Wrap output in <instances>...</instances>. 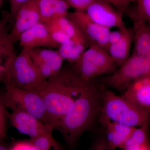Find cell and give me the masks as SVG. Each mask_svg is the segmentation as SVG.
I'll use <instances>...</instances> for the list:
<instances>
[{
	"label": "cell",
	"mask_w": 150,
	"mask_h": 150,
	"mask_svg": "<svg viewBox=\"0 0 150 150\" xmlns=\"http://www.w3.org/2000/svg\"><path fill=\"white\" fill-rule=\"evenodd\" d=\"M125 29L122 30L118 29V30L110 31L108 36V43L109 46L110 45L117 43L120 40L123 35V30Z\"/></svg>",
	"instance_id": "31"
},
{
	"label": "cell",
	"mask_w": 150,
	"mask_h": 150,
	"mask_svg": "<svg viewBox=\"0 0 150 150\" xmlns=\"http://www.w3.org/2000/svg\"></svg>",
	"instance_id": "36"
},
{
	"label": "cell",
	"mask_w": 150,
	"mask_h": 150,
	"mask_svg": "<svg viewBox=\"0 0 150 150\" xmlns=\"http://www.w3.org/2000/svg\"><path fill=\"white\" fill-rule=\"evenodd\" d=\"M132 29L134 43L132 54L150 60V24L142 21H134Z\"/></svg>",
	"instance_id": "15"
},
{
	"label": "cell",
	"mask_w": 150,
	"mask_h": 150,
	"mask_svg": "<svg viewBox=\"0 0 150 150\" xmlns=\"http://www.w3.org/2000/svg\"><path fill=\"white\" fill-rule=\"evenodd\" d=\"M5 85L6 91L2 96L7 108L23 110L47 124L46 106L40 92Z\"/></svg>",
	"instance_id": "5"
},
{
	"label": "cell",
	"mask_w": 150,
	"mask_h": 150,
	"mask_svg": "<svg viewBox=\"0 0 150 150\" xmlns=\"http://www.w3.org/2000/svg\"><path fill=\"white\" fill-rule=\"evenodd\" d=\"M78 59L98 67L105 74H112L117 69V66L107 51L95 43L91 44Z\"/></svg>",
	"instance_id": "14"
},
{
	"label": "cell",
	"mask_w": 150,
	"mask_h": 150,
	"mask_svg": "<svg viewBox=\"0 0 150 150\" xmlns=\"http://www.w3.org/2000/svg\"><path fill=\"white\" fill-rule=\"evenodd\" d=\"M10 14L7 11L3 12L0 18V46L8 41L9 25Z\"/></svg>",
	"instance_id": "25"
},
{
	"label": "cell",
	"mask_w": 150,
	"mask_h": 150,
	"mask_svg": "<svg viewBox=\"0 0 150 150\" xmlns=\"http://www.w3.org/2000/svg\"><path fill=\"white\" fill-rule=\"evenodd\" d=\"M122 96L140 106L150 109V73L135 80Z\"/></svg>",
	"instance_id": "13"
},
{
	"label": "cell",
	"mask_w": 150,
	"mask_h": 150,
	"mask_svg": "<svg viewBox=\"0 0 150 150\" xmlns=\"http://www.w3.org/2000/svg\"><path fill=\"white\" fill-rule=\"evenodd\" d=\"M91 81L84 79L71 68H62L47 79L40 91L46 106L47 124L54 129L71 110L75 100Z\"/></svg>",
	"instance_id": "1"
},
{
	"label": "cell",
	"mask_w": 150,
	"mask_h": 150,
	"mask_svg": "<svg viewBox=\"0 0 150 150\" xmlns=\"http://www.w3.org/2000/svg\"><path fill=\"white\" fill-rule=\"evenodd\" d=\"M53 130L43 132L33 139H30L36 150L62 149V145L57 142L53 137Z\"/></svg>",
	"instance_id": "22"
},
{
	"label": "cell",
	"mask_w": 150,
	"mask_h": 150,
	"mask_svg": "<svg viewBox=\"0 0 150 150\" xmlns=\"http://www.w3.org/2000/svg\"><path fill=\"white\" fill-rule=\"evenodd\" d=\"M40 22L39 0H28L17 13L11 30L9 33V42L14 45L23 33Z\"/></svg>",
	"instance_id": "8"
},
{
	"label": "cell",
	"mask_w": 150,
	"mask_h": 150,
	"mask_svg": "<svg viewBox=\"0 0 150 150\" xmlns=\"http://www.w3.org/2000/svg\"><path fill=\"white\" fill-rule=\"evenodd\" d=\"M28 0H8L10 6V25L12 27L13 24L15 17L18 11L23 4L26 2Z\"/></svg>",
	"instance_id": "27"
},
{
	"label": "cell",
	"mask_w": 150,
	"mask_h": 150,
	"mask_svg": "<svg viewBox=\"0 0 150 150\" xmlns=\"http://www.w3.org/2000/svg\"><path fill=\"white\" fill-rule=\"evenodd\" d=\"M71 7L76 10L85 11L94 0H65Z\"/></svg>",
	"instance_id": "29"
},
{
	"label": "cell",
	"mask_w": 150,
	"mask_h": 150,
	"mask_svg": "<svg viewBox=\"0 0 150 150\" xmlns=\"http://www.w3.org/2000/svg\"><path fill=\"white\" fill-rule=\"evenodd\" d=\"M3 1H4V0H0V8H1L2 5Z\"/></svg>",
	"instance_id": "35"
},
{
	"label": "cell",
	"mask_w": 150,
	"mask_h": 150,
	"mask_svg": "<svg viewBox=\"0 0 150 150\" xmlns=\"http://www.w3.org/2000/svg\"><path fill=\"white\" fill-rule=\"evenodd\" d=\"M133 42L132 29L126 28L120 40L109 46L108 53L117 67H120L131 56L130 52Z\"/></svg>",
	"instance_id": "16"
},
{
	"label": "cell",
	"mask_w": 150,
	"mask_h": 150,
	"mask_svg": "<svg viewBox=\"0 0 150 150\" xmlns=\"http://www.w3.org/2000/svg\"><path fill=\"white\" fill-rule=\"evenodd\" d=\"M88 48L85 45L76 43L70 39L60 45L58 51L64 60H67L72 64Z\"/></svg>",
	"instance_id": "20"
},
{
	"label": "cell",
	"mask_w": 150,
	"mask_h": 150,
	"mask_svg": "<svg viewBox=\"0 0 150 150\" xmlns=\"http://www.w3.org/2000/svg\"><path fill=\"white\" fill-rule=\"evenodd\" d=\"M10 150H36L31 140L18 141L10 145Z\"/></svg>",
	"instance_id": "28"
},
{
	"label": "cell",
	"mask_w": 150,
	"mask_h": 150,
	"mask_svg": "<svg viewBox=\"0 0 150 150\" xmlns=\"http://www.w3.org/2000/svg\"><path fill=\"white\" fill-rule=\"evenodd\" d=\"M8 119L12 126L22 134L33 139L43 132L54 130V128L43 123L28 112L14 110L7 113Z\"/></svg>",
	"instance_id": "11"
},
{
	"label": "cell",
	"mask_w": 150,
	"mask_h": 150,
	"mask_svg": "<svg viewBox=\"0 0 150 150\" xmlns=\"http://www.w3.org/2000/svg\"><path fill=\"white\" fill-rule=\"evenodd\" d=\"M9 146L6 144L4 141L0 142V150H9Z\"/></svg>",
	"instance_id": "33"
},
{
	"label": "cell",
	"mask_w": 150,
	"mask_h": 150,
	"mask_svg": "<svg viewBox=\"0 0 150 150\" xmlns=\"http://www.w3.org/2000/svg\"><path fill=\"white\" fill-rule=\"evenodd\" d=\"M18 41L23 48L28 50L37 47L59 48L60 46L51 38L46 25L41 22L23 33Z\"/></svg>",
	"instance_id": "12"
},
{
	"label": "cell",
	"mask_w": 150,
	"mask_h": 150,
	"mask_svg": "<svg viewBox=\"0 0 150 150\" xmlns=\"http://www.w3.org/2000/svg\"><path fill=\"white\" fill-rule=\"evenodd\" d=\"M136 1V0H123L126 6L128 8L130 4H131V3L133 2H134Z\"/></svg>",
	"instance_id": "34"
},
{
	"label": "cell",
	"mask_w": 150,
	"mask_h": 150,
	"mask_svg": "<svg viewBox=\"0 0 150 150\" xmlns=\"http://www.w3.org/2000/svg\"><path fill=\"white\" fill-rule=\"evenodd\" d=\"M150 72V60L132 54L119 69L105 78L102 83L104 86L123 91L135 80Z\"/></svg>",
	"instance_id": "6"
},
{
	"label": "cell",
	"mask_w": 150,
	"mask_h": 150,
	"mask_svg": "<svg viewBox=\"0 0 150 150\" xmlns=\"http://www.w3.org/2000/svg\"><path fill=\"white\" fill-rule=\"evenodd\" d=\"M100 114L110 121L132 127L150 121V109L145 108L107 89H103Z\"/></svg>",
	"instance_id": "3"
},
{
	"label": "cell",
	"mask_w": 150,
	"mask_h": 150,
	"mask_svg": "<svg viewBox=\"0 0 150 150\" xmlns=\"http://www.w3.org/2000/svg\"><path fill=\"white\" fill-rule=\"evenodd\" d=\"M136 7L131 14L133 21H142L150 24V0H137Z\"/></svg>",
	"instance_id": "23"
},
{
	"label": "cell",
	"mask_w": 150,
	"mask_h": 150,
	"mask_svg": "<svg viewBox=\"0 0 150 150\" xmlns=\"http://www.w3.org/2000/svg\"><path fill=\"white\" fill-rule=\"evenodd\" d=\"M40 22L47 23L67 16L70 7L65 0H39Z\"/></svg>",
	"instance_id": "17"
},
{
	"label": "cell",
	"mask_w": 150,
	"mask_h": 150,
	"mask_svg": "<svg viewBox=\"0 0 150 150\" xmlns=\"http://www.w3.org/2000/svg\"><path fill=\"white\" fill-rule=\"evenodd\" d=\"M44 24L46 25L51 38L60 46L70 40L69 37L55 20Z\"/></svg>",
	"instance_id": "24"
},
{
	"label": "cell",
	"mask_w": 150,
	"mask_h": 150,
	"mask_svg": "<svg viewBox=\"0 0 150 150\" xmlns=\"http://www.w3.org/2000/svg\"><path fill=\"white\" fill-rule=\"evenodd\" d=\"M71 40L77 43L89 47V41L77 25L67 16L61 17L55 19Z\"/></svg>",
	"instance_id": "19"
},
{
	"label": "cell",
	"mask_w": 150,
	"mask_h": 150,
	"mask_svg": "<svg viewBox=\"0 0 150 150\" xmlns=\"http://www.w3.org/2000/svg\"><path fill=\"white\" fill-rule=\"evenodd\" d=\"M7 108L2 95H0V142L4 141L7 136Z\"/></svg>",
	"instance_id": "26"
},
{
	"label": "cell",
	"mask_w": 150,
	"mask_h": 150,
	"mask_svg": "<svg viewBox=\"0 0 150 150\" xmlns=\"http://www.w3.org/2000/svg\"><path fill=\"white\" fill-rule=\"evenodd\" d=\"M13 46L9 41L0 46V82H4L11 62L16 55Z\"/></svg>",
	"instance_id": "21"
},
{
	"label": "cell",
	"mask_w": 150,
	"mask_h": 150,
	"mask_svg": "<svg viewBox=\"0 0 150 150\" xmlns=\"http://www.w3.org/2000/svg\"><path fill=\"white\" fill-rule=\"evenodd\" d=\"M112 6H114L115 8L119 11L124 13L127 11V8L125 5L123 0H104Z\"/></svg>",
	"instance_id": "32"
},
{
	"label": "cell",
	"mask_w": 150,
	"mask_h": 150,
	"mask_svg": "<svg viewBox=\"0 0 150 150\" xmlns=\"http://www.w3.org/2000/svg\"><path fill=\"white\" fill-rule=\"evenodd\" d=\"M28 51L34 65L45 80L56 74L62 69L64 60L58 51L40 47Z\"/></svg>",
	"instance_id": "10"
},
{
	"label": "cell",
	"mask_w": 150,
	"mask_h": 150,
	"mask_svg": "<svg viewBox=\"0 0 150 150\" xmlns=\"http://www.w3.org/2000/svg\"><path fill=\"white\" fill-rule=\"evenodd\" d=\"M150 121L133 131L120 149L124 150H150L149 129Z\"/></svg>",
	"instance_id": "18"
},
{
	"label": "cell",
	"mask_w": 150,
	"mask_h": 150,
	"mask_svg": "<svg viewBox=\"0 0 150 150\" xmlns=\"http://www.w3.org/2000/svg\"><path fill=\"white\" fill-rule=\"evenodd\" d=\"M91 150H109L108 143L105 138V135L100 137L97 139L92 145Z\"/></svg>",
	"instance_id": "30"
},
{
	"label": "cell",
	"mask_w": 150,
	"mask_h": 150,
	"mask_svg": "<svg viewBox=\"0 0 150 150\" xmlns=\"http://www.w3.org/2000/svg\"><path fill=\"white\" fill-rule=\"evenodd\" d=\"M67 16L77 25L89 41L90 45L96 44L108 52L109 47L108 36L110 29L93 21L85 11L76 10L73 12H69Z\"/></svg>",
	"instance_id": "7"
},
{
	"label": "cell",
	"mask_w": 150,
	"mask_h": 150,
	"mask_svg": "<svg viewBox=\"0 0 150 150\" xmlns=\"http://www.w3.org/2000/svg\"><path fill=\"white\" fill-rule=\"evenodd\" d=\"M85 11L93 21L103 27L121 30L126 28L123 20V13L104 0H94Z\"/></svg>",
	"instance_id": "9"
},
{
	"label": "cell",
	"mask_w": 150,
	"mask_h": 150,
	"mask_svg": "<svg viewBox=\"0 0 150 150\" xmlns=\"http://www.w3.org/2000/svg\"><path fill=\"white\" fill-rule=\"evenodd\" d=\"M101 88L91 81L75 100L71 110L54 128L60 131L71 147L74 146L84 132L91 129L100 115Z\"/></svg>",
	"instance_id": "2"
},
{
	"label": "cell",
	"mask_w": 150,
	"mask_h": 150,
	"mask_svg": "<svg viewBox=\"0 0 150 150\" xmlns=\"http://www.w3.org/2000/svg\"><path fill=\"white\" fill-rule=\"evenodd\" d=\"M46 81L34 65L28 49L23 48L20 54L13 59L3 83L20 88L40 92L45 87Z\"/></svg>",
	"instance_id": "4"
}]
</instances>
